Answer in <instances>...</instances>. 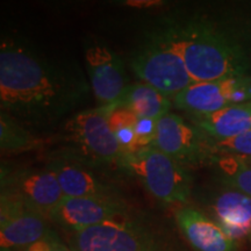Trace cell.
Listing matches in <instances>:
<instances>
[{
  "instance_id": "1",
  "label": "cell",
  "mask_w": 251,
  "mask_h": 251,
  "mask_svg": "<svg viewBox=\"0 0 251 251\" xmlns=\"http://www.w3.org/2000/svg\"><path fill=\"white\" fill-rule=\"evenodd\" d=\"M90 90L78 69L51 61L28 42L1 41L0 107L27 129L46 130L67 121Z\"/></svg>"
},
{
  "instance_id": "2",
  "label": "cell",
  "mask_w": 251,
  "mask_h": 251,
  "mask_svg": "<svg viewBox=\"0 0 251 251\" xmlns=\"http://www.w3.org/2000/svg\"><path fill=\"white\" fill-rule=\"evenodd\" d=\"M158 34L181 56L194 83L248 74L242 47L214 24L201 19L177 21Z\"/></svg>"
},
{
  "instance_id": "3",
  "label": "cell",
  "mask_w": 251,
  "mask_h": 251,
  "mask_svg": "<svg viewBox=\"0 0 251 251\" xmlns=\"http://www.w3.org/2000/svg\"><path fill=\"white\" fill-rule=\"evenodd\" d=\"M115 105L76 112L64 121L62 137L67 155L92 166L118 164L124 157L109 126V114Z\"/></svg>"
},
{
  "instance_id": "4",
  "label": "cell",
  "mask_w": 251,
  "mask_h": 251,
  "mask_svg": "<svg viewBox=\"0 0 251 251\" xmlns=\"http://www.w3.org/2000/svg\"><path fill=\"white\" fill-rule=\"evenodd\" d=\"M120 166L164 205L185 203L190 198L192 178L187 169L155 146L127 153Z\"/></svg>"
},
{
  "instance_id": "5",
  "label": "cell",
  "mask_w": 251,
  "mask_h": 251,
  "mask_svg": "<svg viewBox=\"0 0 251 251\" xmlns=\"http://www.w3.org/2000/svg\"><path fill=\"white\" fill-rule=\"evenodd\" d=\"M130 64L142 83L171 100L194 83L181 56L158 33L140 47Z\"/></svg>"
},
{
  "instance_id": "6",
  "label": "cell",
  "mask_w": 251,
  "mask_h": 251,
  "mask_svg": "<svg viewBox=\"0 0 251 251\" xmlns=\"http://www.w3.org/2000/svg\"><path fill=\"white\" fill-rule=\"evenodd\" d=\"M74 251H168L148 229L124 218L71 234Z\"/></svg>"
},
{
  "instance_id": "7",
  "label": "cell",
  "mask_w": 251,
  "mask_h": 251,
  "mask_svg": "<svg viewBox=\"0 0 251 251\" xmlns=\"http://www.w3.org/2000/svg\"><path fill=\"white\" fill-rule=\"evenodd\" d=\"M212 143V137L196 125L175 113H168L157 121L152 146L188 169L213 162L215 156Z\"/></svg>"
},
{
  "instance_id": "8",
  "label": "cell",
  "mask_w": 251,
  "mask_h": 251,
  "mask_svg": "<svg viewBox=\"0 0 251 251\" xmlns=\"http://www.w3.org/2000/svg\"><path fill=\"white\" fill-rule=\"evenodd\" d=\"M1 193H7L35 209L50 221L64 198L54 171L45 169L1 170Z\"/></svg>"
},
{
  "instance_id": "9",
  "label": "cell",
  "mask_w": 251,
  "mask_h": 251,
  "mask_svg": "<svg viewBox=\"0 0 251 251\" xmlns=\"http://www.w3.org/2000/svg\"><path fill=\"white\" fill-rule=\"evenodd\" d=\"M49 220L23 200L7 193L0 197V250L24 251L52 231Z\"/></svg>"
},
{
  "instance_id": "10",
  "label": "cell",
  "mask_w": 251,
  "mask_h": 251,
  "mask_svg": "<svg viewBox=\"0 0 251 251\" xmlns=\"http://www.w3.org/2000/svg\"><path fill=\"white\" fill-rule=\"evenodd\" d=\"M126 213L127 206L120 198L64 197L50 216V221L74 234L111 220L125 218Z\"/></svg>"
},
{
  "instance_id": "11",
  "label": "cell",
  "mask_w": 251,
  "mask_h": 251,
  "mask_svg": "<svg viewBox=\"0 0 251 251\" xmlns=\"http://www.w3.org/2000/svg\"><path fill=\"white\" fill-rule=\"evenodd\" d=\"M89 83L100 106L117 105L128 87L125 64L108 47L91 45L85 49Z\"/></svg>"
},
{
  "instance_id": "12",
  "label": "cell",
  "mask_w": 251,
  "mask_h": 251,
  "mask_svg": "<svg viewBox=\"0 0 251 251\" xmlns=\"http://www.w3.org/2000/svg\"><path fill=\"white\" fill-rule=\"evenodd\" d=\"M64 197L70 198H119L117 188L105 180L96 166L89 165L61 153L49 163Z\"/></svg>"
},
{
  "instance_id": "13",
  "label": "cell",
  "mask_w": 251,
  "mask_h": 251,
  "mask_svg": "<svg viewBox=\"0 0 251 251\" xmlns=\"http://www.w3.org/2000/svg\"><path fill=\"white\" fill-rule=\"evenodd\" d=\"M176 224L197 251H237L238 244L199 209L181 206L175 212Z\"/></svg>"
},
{
  "instance_id": "14",
  "label": "cell",
  "mask_w": 251,
  "mask_h": 251,
  "mask_svg": "<svg viewBox=\"0 0 251 251\" xmlns=\"http://www.w3.org/2000/svg\"><path fill=\"white\" fill-rule=\"evenodd\" d=\"M211 219L234 241L251 236V197L224 186L208 205Z\"/></svg>"
},
{
  "instance_id": "15",
  "label": "cell",
  "mask_w": 251,
  "mask_h": 251,
  "mask_svg": "<svg viewBox=\"0 0 251 251\" xmlns=\"http://www.w3.org/2000/svg\"><path fill=\"white\" fill-rule=\"evenodd\" d=\"M174 105L190 117L206 115L233 106L229 99L228 78L192 83L172 100Z\"/></svg>"
},
{
  "instance_id": "16",
  "label": "cell",
  "mask_w": 251,
  "mask_h": 251,
  "mask_svg": "<svg viewBox=\"0 0 251 251\" xmlns=\"http://www.w3.org/2000/svg\"><path fill=\"white\" fill-rule=\"evenodd\" d=\"M190 119L213 140H227L251 129V101Z\"/></svg>"
},
{
  "instance_id": "17",
  "label": "cell",
  "mask_w": 251,
  "mask_h": 251,
  "mask_svg": "<svg viewBox=\"0 0 251 251\" xmlns=\"http://www.w3.org/2000/svg\"><path fill=\"white\" fill-rule=\"evenodd\" d=\"M172 100L146 83L128 85L117 106L130 111L136 118L159 119L170 113Z\"/></svg>"
},
{
  "instance_id": "18",
  "label": "cell",
  "mask_w": 251,
  "mask_h": 251,
  "mask_svg": "<svg viewBox=\"0 0 251 251\" xmlns=\"http://www.w3.org/2000/svg\"><path fill=\"white\" fill-rule=\"evenodd\" d=\"M43 141L4 112H0V148L2 152L19 153L34 150Z\"/></svg>"
},
{
  "instance_id": "19",
  "label": "cell",
  "mask_w": 251,
  "mask_h": 251,
  "mask_svg": "<svg viewBox=\"0 0 251 251\" xmlns=\"http://www.w3.org/2000/svg\"><path fill=\"white\" fill-rule=\"evenodd\" d=\"M212 163L218 168L224 186L251 197V157L215 156Z\"/></svg>"
},
{
  "instance_id": "20",
  "label": "cell",
  "mask_w": 251,
  "mask_h": 251,
  "mask_svg": "<svg viewBox=\"0 0 251 251\" xmlns=\"http://www.w3.org/2000/svg\"><path fill=\"white\" fill-rule=\"evenodd\" d=\"M136 121L137 118L128 109L114 106L109 114V126L114 133L124 156L135 152L136 147Z\"/></svg>"
},
{
  "instance_id": "21",
  "label": "cell",
  "mask_w": 251,
  "mask_h": 251,
  "mask_svg": "<svg viewBox=\"0 0 251 251\" xmlns=\"http://www.w3.org/2000/svg\"><path fill=\"white\" fill-rule=\"evenodd\" d=\"M214 156L251 157V129L227 140H213Z\"/></svg>"
},
{
  "instance_id": "22",
  "label": "cell",
  "mask_w": 251,
  "mask_h": 251,
  "mask_svg": "<svg viewBox=\"0 0 251 251\" xmlns=\"http://www.w3.org/2000/svg\"><path fill=\"white\" fill-rule=\"evenodd\" d=\"M157 121L152 119L137 118L136 121V147L137 150L152 146L156 137Z\"/></svg>"
},
{
  "instance_id": "23",
  "label": "cell",
  "mask_w": 251,
  "mask_h": 251,
  "mask_svg": "<svg viewBox=\"0 0 251 251\" xmlns=\"http://www.w3.org/2000/svg\"><path fill=\"white\" fill-rule=\"evenodd\" d=\"M24 251H74L59 238L54 230L46 237L36 241Z\"/></svg>"
},
{
  "instance_id": "24",
  "label": "cell",
  "mask_w": 251,
  "mask_h": 251,
  "mask_svg": "<svg viewBox=\"0 0 251 251\" xmlns=\"http://www.w3.org/2000/svg\"><path fill=\"white\" fill-rule=\"evenodd\" d=\"M250 79H251V75H250Z\"/></svg>"
},
{
  "instance_id": "25",
  "label": "cell",
  "mask_w": 251,
  "mask_h": 251,
  "mask_svg": "<svg viewBox=\"0 0 251 251\" xmlns=\"http://www.w3.org/2000/svg\"><path fill=\"white\" fill-rule=\"evenodd\" d=\"M250 237H251V236H250Z\"/></svg>"
}]
</instances>
